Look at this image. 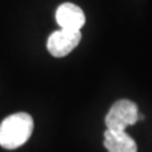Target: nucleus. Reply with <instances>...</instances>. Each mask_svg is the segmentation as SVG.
<instances>
[{
	"instance_id": "nucleus-1",
	"label": "nucleus",
	"mask_w": 152,
	"mask_h": 152,
	"mask_svg": "<svg viewBox=\"0 0 152 152\" xmlns=\"http://www.w3.org/2000/svg\"><path fill=\"white\" fill-rule=\"evenodd\" d=\"M34 123L28 113L19 112L7 117L0 123V146L5 150H15L31 138Z\"/></svg>"
},
{
	"instance_id": "nucleus-2",
	"label": "nucleus",
	"mask_w": 152,
	"mask_h": 152,
	"mask_svg": "<svg viewBox=\"0 0 152 152\" xmlns=\"http://www.w3.org/2000/svg\"><path fill=\"white\" fill-rule=\"evenodd\" d=\"M138 107L128 99H121L115 102L109 109L105 117L107 129L115 132H126L128 126L138 122Z\"/></svg>"
},
{
	"instance_id": "nucleus-3",
	"label": "nucleus",
	"mask_w": 152,
	"mask_h": 152,
	"mask_svg": "<svg viewBox=\"0 0 152 152\" xmlns=\"http://www.w3.org/2000/svg\"><path fill=\"white\" fill-rule=\"evenodd\" d=\"M81 41V32L62 29L53 32L47 41V50L55 57L67 56Z\"/></svg>"
},
{
	"instance_id": "nucleus-4",
	"label": "nucleus",
	"mask_w": 152,
	"mask_h": 152,
	"mask_svg": "<svg viewBox=\"0 0 152 152\" xmlns=\"http://www.w3.org/2000/svg\"><path fill=\"white\" fill-rule=\"evenodd\" d=\"M56 20L62 29L80 31L85 24V14L76 4L65 3L57 8Z\"/></svg>"
},
{
	"instance_id": "nucleus-5",
	"label": "nucleus",
	"mask_w": 152,
	"mask_h": 152,
	"mask_svg": "<svg viewBox=\"0 0 152 152\" xmlns=\"http://www.w3.org/2000/svg\"><path fill=\"white\" fill-rule=\"evenodd\" d=\"M104 146L108 152H137L136 141L126 132L107 129L104 132Z\"/></svg>"
}]
</instances>
